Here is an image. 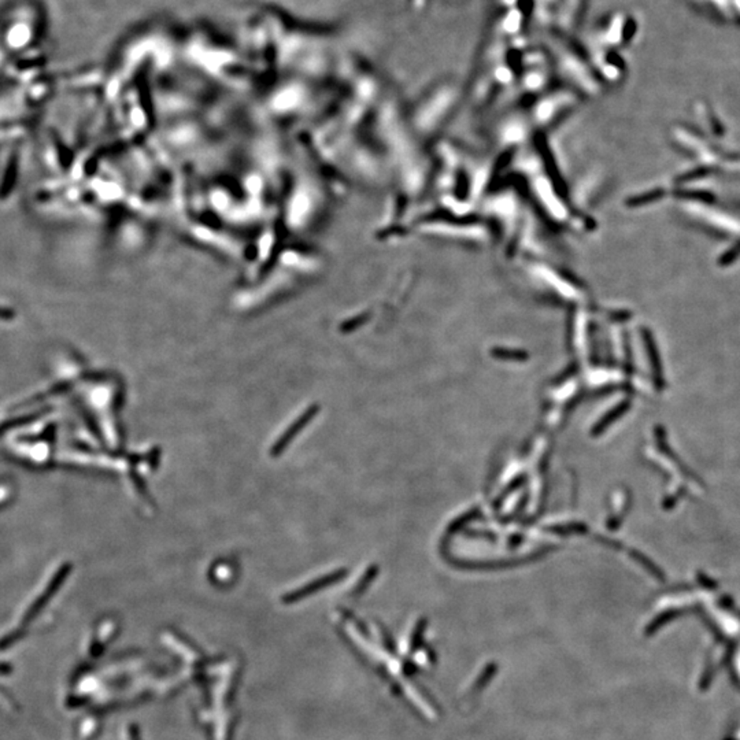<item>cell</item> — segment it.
Instances as JSON below:
<instances>
[{
	"instance_id": "obj_1",
	"label": "cell",
	"mask_w": 740,
	"mask_h": 740,
	"mask_svg": "<svg viewBox=\"0 0 740 740\" xmlns=\"http://www.w3.org/2000/svg\"><path fill=\"white\" fill-rule=\"evenodd\" d=\"M318 410H319V407H318L317 405H313V406H310L309 409H306L304 413L300 414V416H299V417H298V418H296V420H295V421H293V423L284 431V434L274 442V445H273V447H271V450H270V456H271V457H278V456H280V454L289 446V443L298 436V434H299L302 429H304V428L307 427V424L317 416Z\"/></svg>"
},
{
	"instance_id": "obj_2",
	"label": "cell",
	"mask_w": 740,
	"mask_h": 740,
	"mask_svg": "<svg viewBox=\"0 0 740 740\" xmlns=\"http://www.w3.org/2000/svg\"><path fill=\"white\" fill-rule=\"evenodd\" d=\"M346 574H347V570H344V569L332 572V573H329V574H326L324 577H319V579L306 584L304 587H302V588H299V590H296L293 592H289L288 595H285L284 601L285 602H296V601H299V599H302V598H304V596H307L310 594H314V592H317V591H319V590H322V588H325V587H328V585H330L333 583L340 581Z\"/></svg>"
},
{
	"instance_id": "obj_3",
	"label": "cell",
	"mask_w": 740,
	"mask_h": 740,
	"mask_svg": "<svg viewBox=\"0 0 740 740\" xmlns=\"http://www.w3.org/2000/svg\"><path fill=\"white\" fill-rule=\"evenodd\" d=\"M548 532L557 535H569V533H584L587 530L583 524H569V525H554L547 528Z\"/></svg>"
},
{
	"instance_id": "obj_4",
	"label": "cell",
	"mask_w": 740,
	"mask_h": 740,
	"mask_svg": "<svg viewBox=\"0 0 740 740\" xmlns=\"http://www.w3.org/2000/svg\"><path fill=\"white\" fill-rule=\"evenodd\" d=\"M377 570H379L377 566H372V568H369V569L365 572L363 577L361 579V581L358 583V585H357V588H355V592H357V594L362 592V591L369 585V583H370V581L374 579V576L377 574Z\"/></svg>"
},
{
	"instance_id": "obj_5",
	"label": "cell",
	"mask_w": 740,
	"mask_h": 740,
	"mask_svg": "<svg viewBox=\"0 0 740 740\" xmlns=\"http://www.w3.org/2000/svg\"><path fill=\"white\" fill-rule=\"evenodd\" d=\"M476 515H479V510H473V511H471L469 514H464L460 519H457V521L453 522V525L450 526V530L453 532V530H456V529H460L464 524H467L469 519H472V518L476 517Z\"/></svg>"
},
{
	"instance_id": "obj_6",
	"label": "cell",
	"mask_w": 740,
	"mask_h": 740,
	"mask_svg": "<svg viewBox=\"0 0 740 740\" xmlns=\"http://www.w3.org/2000/svg\"><path fill=\"white\" fill-rule=\"evenodd\" d=\"M524 482H525V479H524V478H519V479L514 480V482L511 483V486H508V487H507V490H506L504 493L500 495V500H503V499H504V497H506V496H507L508 493H513V491H514V490H515V489H518V487H519V486H521V484H522Z\"/></svg>"
}]
</instances>
